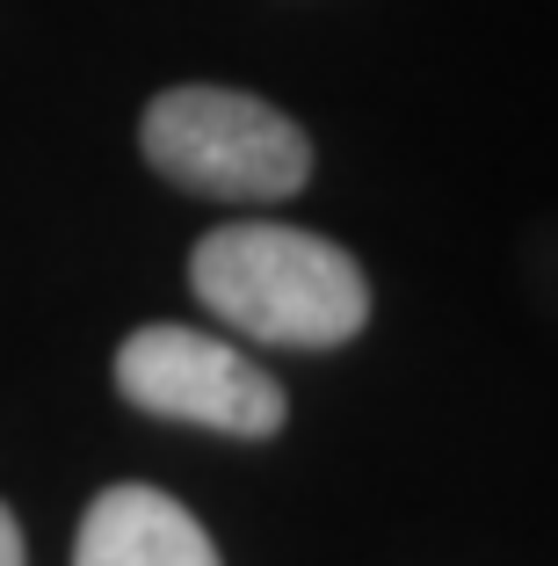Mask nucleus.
<instances>
[{"instance_id":"obj_1","label":"nucleus","mask_w":558,"mask_h":566,"mask_svg":"<svg viewBox=\"0 0 558 566\" xmlns=\"http://www.w3.org/2000/svg\"><path fill=\"white\" fill-rule=\"evenodd\" d=\"M189 291L218 327L276 349H341L370 327V276L348 248L305 226H218L189 254Z\"/></svg>"},{"instance_id":"obj_2","label":"nucleus","mask_w":558,"mask_h":566,"mask_svg":"<svg viewBox=\"0 0 558 566\" xmlns=\"http://www.w3.org/2000/svg\"><path fill=\"white\" fill-rule=\"evenodd\" d=\"M138 146L160 182L211 203H291L313 182V138L246 87H167L138 117Z\"/></svg>"},{"instance_id":"obj_3","label":"nucleus","mask_w":558,"mask_h":566,"mask_svg":"<svg viewBox=\"0 0 558 566\" xmlns=\"http://www.w3.org/2000/svg\"><path fill=\"white\" fill-rule=\"evenodd\" d=\"M116 392L152 421H189V429L240 436V443H269L291 421L283 385L254 356L203 327H175V319H152V327L124 334Z\"/></svg>"},{"instance_id":"obj_4","label":"nucleus","mask_w":558,"mask_h":566,"mask_svg":"<svg viewBox=\"0 0 558 566\" xmlns=\"http://www.w3.org/2000/svg\"><path fill=\"white\" fill-rule=\"evenodd\" d=\"M73 566H225L189 509L160 486H102L73 537Z\"/></svg>"},{"instance_id":"obj_5","label":"nucleus","mask_w":558,"mask_h":566,"mask_svg":"<svg viewBox=\"0 0 558 566\" xmlns=\"http://www.w3.org/2000/svg\"><path fill=\"white\" fill-rule=\"evenodd\" d=\"M0 566H30V545H22V523L8 501H0Z\"/></svg>"}]
</instances>
